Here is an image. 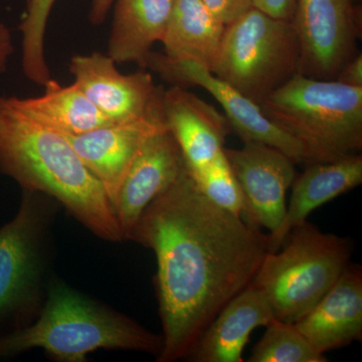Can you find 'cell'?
<instances>
[{
	"instance_id": "obj_1",
	"label": "cell",
	"mask_w": 362,
	"mask_h": 362,
	"mask_svg": "<svg viewBox=\"0 0 362 362\" xmlns=\"http://www.w3.org/2000/svg\"><path fill=\"white\" fill-rule=\"evenodd\" d=\"M130 240L156 257L158 362L187 358L218 312L252 284L269 235L199 192L187 168L143 213Z\"/></svg>"
},
{
	"instance_id": "obj_2",
	"label": "cell",
	"mask_w": 362,
	"mask_h": 362,
	"mask_svg": "<svg viewBox=\"0 0 362 362\" xmlns=\"http://www.w3.org/2000/svg\"><path fill=\"white\" fill-rule=\"evenodd\" d=\"M0 173L23 190L52 197L100 239L123 242L103 187L65 135L32 118L4 95H0Z\"/></svg>"
},
{
	"instance_id": "obj_3",
	"label": "cell",
	"mask_w": 362,
	"mask_h": 362,
	"mask_svg": "<svg viewBox=\"0 0 362 362\" xmlns=\"http://www.w3.org/2000/svg\"><path fill=\"white\" fill-rule=\"evenodd\" d=\"M163 339L139 323L49 278L39 315L25 327L0 335V358L42 349L61 362H84L97 350L161 352Z\"/></svg>"
},
{
	"instance_id": "obj_4",
	"label": "cell",
	"mask_w": 362,
	"mask_h": 362,
	"mask_svg": "<svg viewBox=\"0 0 362 362\" xmlns=\"http://www.w3.org/2000/svg\"><path fill=\"white\" fill-rule=\"evenodd\" d=\"M259 107L301 144L307 165L337 160L362 148V88L297 74Z\"/></svg>"
},
{
	"instance_id": "obj_5",
	"label": "cell",
	"mask_w": 362,
	"mask_h": 362,
	"mask_svg": "<svg viewBox=\"0 0 362 362\" xmlns=\"http://www.w3.org/2000/svg\"><path fill=\"white\" fill-rule=\"evenodd\" d=\"M282 246L267 252L251 285L265 294L275 319L295 324L350 265L352 245L306 221L293 228Z\"/></svg>"
},
{
	"instance_id": "obj_6",
	"label": "cell",
	"mask_w": 362,
	"mask_h": 362,
	"mask_svg": "<svg viewBox=\"0 0 362 362\" xmlns=\"http://www.w3.org/2000/svg\"><path fill=\"white\" fill-rule=\"evenodd\" d=\"M59 204L23 190L14 218L0 228V335L33 322L45 302L51 228Z\"/></svg>"
},
{
	"instance_id": "obj_7",
	"label": "cell",
	"mask_w": 362,
	"mask_h": 362,
	"mask_svg": "<svg viewBox=\"0 0 362 362\" xmlns=\"http://www.w3.org/2000/svg\"><path fill=\"white\" fill-rule=\"evenodd\" d=\"M299 69V40L291 21L252 7L226 26L211 73L261 105Z\"/></svg>"
},
{
	"instance_id": "obj_8",
	"label": "cell",
	"mask_w": 362,
	"mask_h": 362,
	"mask_svg": "<svg viewBox=\"0 0 362 362\" xmlns=\"http://www.w3.org/2000/svg\"><path fill=\"white\" fill-rule=\"evenodd\" d=\"M291 23L299 40L301 75L337 80L358 54L361 8L354 0H296Z\"/></svg>"
},
{
	"instance_id": "obj_9",
	"label": "cell",
	"mask_w": 362,
	"mask_h": 362,
	"mask_svg": "<svg viewBox=\"0 0 362 362\" xmlns=\"http://www.w3.org/2000/svg\"><path fill=\"white\" fill-rule=\"evenodd\" d=\"M146 69L173 86H199L220 103L225 116L244 143H261L280 150L294 163L307 165L306 154L297 140L280 129L264 114L259 105L226 84L211 71L189 61H176L152 52Z\"/></svg>"
},
{
	"instance_id": "obj_10",
	"label": "cell",
	"mask_w": 362,
	"mask_h": 362,
	"mask_svg": "<svg viewBox=\"0 0 362 362\" xmlns=\"http://www.w3.org/2000/svg\"><path fill=\"white\" fill-rule=\"evenodd\" d=\"M245 201V220L272 233L282 223L286 194L296 177V164L280 150L244 143L240 149L225 147Z\"/></svg>"
},
{
	"instance_id": "obj_11",
	"label": "cell",
	"mask_w": 362,
	"mask_h": 362,
	"mask_svg": "<svg viewBox=\"0 0 362 362\" xmlns=\"http://www.w3.org/2000/svg\"><path fill=\"white\" fill-rule=\"evenodd\" d=\"M70 71L78 89L111 123L146 115L158 103L163 90L147 71L124 75L115 62L101 52L73 57Z\"/></svg>"
},
{
	"instance_id": "obj_12",
	"label": "cell",
	"mask_w": 362,
	"mask_h": 362,
	"mask_svg": "<svg viewBox=\"0 0 362 362\" xmlns=\"http://www.w3.org/2000/svg\"><path fill=\"white\" fill-rule=\"evenodd\" d=\"M161 97L148 114L134 120L109 124L83 134L63 133L86 168L101 183L113 209L124 177L138 151L147 138L166 126Z\"/></svg>"
},
{
	"instance_id": "obj_13",
	"label": "cell",
	"mask_w": 362,
	"mask_h": 362,
	"mask_svg": "<svg viewBox=\"0 0 362 362\" xmlns=\"http://www.w3.org/2000/svg\"><path fill=\"white\" fill-rule=\"evenodd\" d=\"M185 170L180 146L166 126L147 138L128 169L114 204L124 240H130L145 209Z\"/></svg>"
},
{
	"instance_id": "obj_14",
	"label": "cell",
	"mask_w": 362,
	"mask_h": 362,
	"mask_svg": "<svg viewBox=\"0 0 362 362\" xmlns=\"http://www.w3.org/2000/svg\"><path fill=\"white\" fill-rule=\"evenodd\" d=\"M164 123L180 146L188 175L202 173L225 149L232 128L221 112L185 87L162 92Z\"/></svg>"
},
{
	"instance_id": "obj_15",
	"label": "cell",
	"mask_w": 362,
	"mask_h": 362,
	"mask_svg": "<svg viewBox=\"0 0 362 362\" xmlns=\"http://www.w3.org/2000/svg\"><path fill=\"white\" fill-rule=\"evenodd\" d=\"M295 326L321 354L361 341V267L350 264L329 291Z\"/></svg>"
},
{
	"instance_id": "obj_16",
	"label": "cell",
	"mask_w": 362,
	"mask_h": 362,
	"mask_svg": "<svg viewBox=\"0 0 362 362\" xmlns=\"http://www.w3.org/2000/svg\"><path fill=\"white\" fill-rule=\"evenodd\" d=\"M275 319L268 299L254 286L233 298L202 332L188 361L243 362V351L251 333Z\"/></svg>"
},
{
	"instance_id": "obj_17",
	"label": "cell",
	"mask_w": 362,
	"mask_h": 362,
	"mask_svg": "<svg viewBox=\"0 0 362 362\" xmlns=\"http://www.w3.org/2000/svg\"><path fill=\"white\" fill-rule=\"evenodd\" d=\"M361 183L362 156L358 153L307 165L293 181L291 199L282 223L268 233L269 252L280 250L293 228L305 223L312 211Z\"/></svg>"
},
{
	"instance_id": "obj_18",
	"label": "cell",
	"mask_w": 362,
	"mask_h": 362,
	"mask_svg": "<svg viewBox=\"0 0 362 362\" xmlns=\"http://www.w3.org/2000/svg\"><path fill=\"white\" fill-rule=\"evenodd\" d=\"M108 56L115 63L147 66L152 47L162 42L175 0H115Z\"/></svg>"
},
{
	"instance_id": "obj_19",
	"label": "cell",
	"mask_w": 362,
	"mask_h": 362,
	"mask_svg": "<svg viewBox=\"0 0 362 362\" xmlns=\"http://www.w3.org/2000/svg\"><path fill=\"white\" fill-rule=\"evenodd\" d=\"M226 26L202 0H175L161 42L164 54L176 61L194 62L211 71Z\"/></svg>"
},
{
	"instance_id": "obj_20",
	"label": "cell",
	"mask_w": 362,
	"mask_h": 362,
	"mask_svg": "<svg viewBox=\"0 0 362 362\" xmlns=\"http://www.w3.org/2000/svg\"><path fill=\"white\" fill-rule=\"evenodd\" d=\"M44 95L13 97L14 104L39 122L66 134H83L112 124L74 83L62 87L49 80Z\"/></svg>"
},
{
	"instance_id": "obj_21",
	"label": "cell",
	"mask_w": 362,
	"mask_h": 362,
	"mask_svg": "<svg viewBox=\"0 0 362 362\" xmlns=\"http://www.w3.org/2000/svg\"><path fill=\"white\" fill-rule=\"evenodd\" d=\"M250 362H325V354L317 350L297 329L295 324L274 319L252 349Z\"/></svg>"
},
{
	"instance_id": "obj_22",
	"label": "cell",
	"mask_w": 362,
	"mask_h": 362,
	"mask_svg": "<svg viewBox=\"0 0 362 362\" xmlns=\"http://www.w3.org/2000/svg\"><path fill=\"white\" fill-rule=\"evenodd\" d=\"M56 0H30L20 25L23 33V70L35 84L45 86L52 80L45 57L47 20Z\"/></svg>"
},
{
	"instance_id": "obj_23",
	"label": "cell",
	"mask_w": 362,
	"mask_h": 362,
	"mask_svg": "<svg viewBox=\"0 0 362 362\" xmlns=\"http://www.w3.org/2000/svg\"><path fill=\"white\" fill-rule=\"evenodd\" d=\"M190 177L209 201L244 218V197L230 162L226 158L225 149L202 173Z\"/></svg>"
},
{
	"instance_id": "obj_24",
	"label": "cell",
	"mask_w": 362,
	"mask_h": 362,
	"mask_svg": "<svg viewBox=\"0 0 362 362\" xmlns=\"http://www.w3.org/2000/svg\"><path fill=\"white\" fill-rule=\"evenodd\" d=\"M225 25H230L254 7V0H202Z\"/></svg>"
},
{
	"instance_id": "obj_25",
	"label": "cell",
	"mask_w": 362,
	"mask_h": 362,
	"mask_svg": "<svg viewBox=\"0 0 362 362\" xmlns=\"http://www.w3.org/2000/svg\"><path fill=\"white\" fill-rule=\"evenodd\" d=\"M296 0H254V7L273 18L291 21Z\"/></svg>"
},
{
	"instance_id": "obj_26",
	"label": "cell",
	"mask_w": 362,
	"mask_h": 362,
	"mask_svg": "<svg viewBox=\"0 0 362 362\" xmlns=\"http://www.w3.org/2000/svg\"><path fill=\"white\" fill-rule=\"evenodd\" d=\"M337 80L343 84L351 86V87L362 88V54L358 52L354 59H350L340 73L338 74Z\"/></svg>"
},
{
	"instance_id": "obj_27",
	"label": "cell",
	"mask_w": 362,
	"mask_h": 362,
	"mask_svg": "<svg viewBox=\"0 0 362 362\" xmlns=\"http://www.w3.org/2000/svg\"><path fill=\"white\" fill-rule=\"evenodd\" d=\"M14 47L11 30L0 21V75L6 73Z\"/></svg>"
},
{
	"instance_id": "obj_28",
	"label": "cell",
	"mask_w": 362,
	"mask_h": 362,
	"mask_svg": "<svg viewBox=\"0 0 362 362\" xmlns=\"http://www.w3.org/2000/svg\"><path fill=\"white\" fill-rule=\"evenodd\" d=\"M114 2L115 0H93L89 13L90 23L95 25H101Z\"/></svg>"
}]
</instances>
